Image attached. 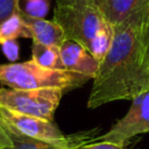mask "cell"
I'll return each mask as SVG.
<instances>
[{
  "label": "cell",
  "mask_w": 149,
  "mask_h": 149,
  "mask_svg": "<svg viewBox=\"0 0 149 149\" xmlns=\"http://www.w3.org/2000/svg\"><path fill=\"white\" fill-rule=\"evenodd\" d=\"M146 91H149V3L113 27L112 42L93 78L87 107L133 100Z\"/></svg>",
  "instance_id": "obj_1"
},
{
  "label": "cell",
  "mask_w": 149,
  "mask_h": 149,
  "mask_svg": "<svg viewBox=\"0 0 149 149\" xmlns=\"http://www.w3.org/2000/svg\"><path fill=\"white\" fill-rule=\"evenodd\" d=\"M54 21L66 40L81 44L99 63L102 61L112 42L113 27L95 0H56Z\"/></svg>",
  "instance_id": "obj_2"
},
{
  "label": "cell",
  "mask_w": 149,
  "mask_h": 149,
  "mask_svg": "<svg viewBox=\"0 0 149 149\" xmlns=\"http://www.w3.org/2000/svg\"><path fill=\"white\" fill-rule=\"evenodd\" d=\"M91 78L66 70L45 69L33 59L0 64V84L13 90L61 88L65 93L83 86Z\"/></svg>",
  "instance_id": "obj_3"
},
{
  "label": "cell",
  "mask_w": 149,
  "mask_h": 149,
  "mask_svg": "<svg viewBox=\"0 0 149 149\" xmlns=\"http://www.w3.org/2000/svg\"><path fill=\"white\" fill-rule=\"evenodd\" d=\"M65 92L61 88L13 90L0 88V107L54 121L55 112Z\"/></svg>",
  "instance_id": "obj_4"
},
{
  "label": "cell",
  "mask_w": 149,
  "mask_h": 149,
  "mask_svg": "<svg viewBox=\"0 0 149 149\" xmlns=\"http://www.w3.org/2000/svg\"><path fill=\"white\" fill-rule=\"evenodd\" d=\"M0 125L29 139L45 141L69 149L73 147L71 144L72 141L63 135L52 121L20 114L0 107Z\"/></svg>",
  "instance_id": "obj_5"
},
{
  "label": "cell",
  "mask_w": 149,
  "mask_h": 149,
  "mask_svg": "<svg viewBox=\"0 0 149 149\" xmlns=\"http://www.w3.org/2000/svg\"><path fill=\"white\" fill-rule=\"evenodd\" d=\"M149 132V91L133 99L129 111L116 121L111 129L97 140L116 144H126L132 137Z\"/></svg>",
  "instance_id": "obj_6"
},
{
  "label": "cell",
  "mask_w": 149,
  "mask_h": 149,
  "mask_svg": "<svg viewBox=\"0 0 149 149\" xmlns=\"http://www.w3.org/2000/svg\"><path fill=\"white\" fill-rule=\"evenodd\" d=\"M63 69L70 72L84 74L93 79L99 69V62L81 44L65 40L59 47Z\"/></svg>",
  "instance_id": "obj_7"
},
{
  "label": "cell",
  "mask_w": 149,
  "mask_h": 149,
  "mask_svg": "<svg viewBox=\"0 0 149 149\" xmlns=\"http://www.w3.org/2000/svg\"><path fill=\"white\" fill-rule=\"evenodd\" d=\"M22 17L30 31L33 42L59 48L66 40L63 29L54 20L49 21L45 19H33L24 15H22Z\"/></svg>",
  "instance_id": "obj_8"
},
{
  "label": "cell",
  "mask_w": 149,
  "mask_h": 149,
  "mask_svg": "<svg viewBox=\"0 0 149 149\" xmlns=\"http://www.w3.org/2000/svg\"><path fill=\"white\" fill-rule=\"evenodd\" d=\"M104 16L112 27L121 23L127 17L142 9L149 0H95Z\"/></svg>",
  "instance_id": "obj_9"
},
{
  "label": "cell",
  "mask_w": 149,
  "mask_h": 149,
  "mask_svg": "<svg viewBox=\"0 0 149 149\" xmlns=\"http://www.w3.org/2000/svg\"><path fill=\"white\" fill-rule=\"evenodd\" d=\"M19 37L31 38V35L23 21L22 14L16 9L8 19L0 23V45L7 41L16 40Z\"/></svg>",
  "instance_id": "obj_10"
},
{
  "label": "cell",
  "mask_w": 149,
  "mask_h": 149,
  "mask_svg": "<svg viewBox=\"0 0 149 149\" xmlns=\"http://www.w3.org/2000/svg\"><path fill=\"white\" fill-rule=\"evenodd\" d=\"M31 59L45 69L64 70L62 59H61L59 48L57 47H49V45H43V44L33 42Z\"/></svg>",
  "instance_id": "obj_11"
},
{
  "label": "cell",
  "mask_w": 149,
  "mask_h": 149,
  "mask_svg": "<svg viewBox=\"0 0 149 149\" xmlns=\"http://www.w3.org/2000/svg\"><path fill=\"white\" fill-rule=\"evenodd\" d=\"M0 127L2 128L7 140L9 141V144L7 147H3L2 149H69V148H64L62 146L49 143L45 141L26 137L23 135L12 132L10 129H8L1 125H0Z\"/></svg>",
  "instance_id": "obj_12"
},
{
  "label": "cell",
  "mask_w": 149,
  "mask_h": 149,
  "mask_svg": "<svg viewBox=\"0 0 149 149\" xmlns=\"http://www.w3.org/2000/svg\"><path fill=\"white\" fill-rule=\"evenodd\" d=\"M51 0H19L17 9L24 16L33 19H44L48 14Z\"/></svg>",
  "instance_id": "obj_13"
},
{
  "label": "cell",
  "mask_w": 149,
  "mask_h": 149,
  "mask_svg": "<svg viewBox=\"0 0 149 149\" xmlns=\"http://www.w3.org/2000/svg\"><path fill=\"white\" fill-rule=\"evenodd\" d=\"M72 149H126L125 144H116V143H111V142H94V143H79L77 146H73Z\"/></svg>",
  "instance_id": "obj_14"
},
{
  "label": "cell",
  "mask_w": 149,
  "mask_h": 149,
  "mask_svg": "<svg viewBox=\"0 0 149 149\" xmlns=\"http://www.w3.org/2000/svg\"><path fill=\"white\" fill-rule=\"evenodd\" d=\"M19 0H0V23L17 9Z\"/></svg>",
  "instance_id": "obj_15"
},
{
  "label": "cell",
  "mask_w": 149,
  "mask_h": 149,
  "mask_svg": "<svg viewBox=\"0 0 149 149\" xmlns=\"http://www.w3.org/2000/svg\"><path fill=\"white\" fill-rule=\"evenodd\" d=\"M1 48H2V51H3L5 56L9 61L14 62V61L17 59L19 52H20V45L17 44L16 40H12V41H7V42L2 43Z\"/></svg>",
  "instance_id": "obj_16"
},
{
  "label": "cell",
  "mask_w": 149,
  "mask_h": 149,
  "mask_svg": "<svg viewBox=\"0 0 149 149\" xmlns=\"http://www.w3.org/2000/svg\"><path fill=\"white\" fill-rule=\"evenodd\" d=\"M8 144H9V141L7 140V137H6L2 128L0 127V149H2L3 147H7Z\"/></svg>",
  "instance_id": "obj_17"
}]
</instances>
